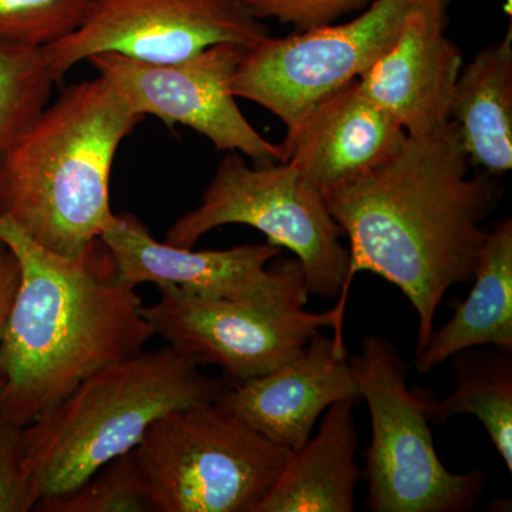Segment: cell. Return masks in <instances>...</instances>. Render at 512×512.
I'll return each instance as SVG.
<instances>
[{
	"mask_svg": "<svg viewBox=\"0 0 512 512\" xmlns=\"http://www.w3.org/2000/svg\"><path fill=\"white\" fill-rule=\"evenodd\" d=\"M453 120L404 138L375 170L322 195L349 239V284L370 271L396 285L417 313L416 353L453 285L473 281L488 237L484 222L503 197L500 177L471 175Z\"/></svg>",
	"mask_w": 512,
	"mask_h": 512,
	"instance_id": "6da1fadb",
	"label": "cell"
},
{
	"mask_svg": "<svg viewBox=\"0 0 512 512\" xmlns=\"http://www.w3.org/2000/svg\"><path fill=\"white\" fill-rule=\"evenodd\" d=\"M19 282L0 336V420L28 426L101 367L156 336L134 286L101 239L66 258L0 217Z\"/></svg>",
	"mask_w": 512,
	"mask_h": 512,
	"instance_id": "7a4b0ae2",
	"label": "cell"
},
{
	"mask_svg": "<svg viewBox=\"0 0 512 512\" xmlns=\"http://www.w3.org/2000/svg\"><path fill=\"white\" fill-rule=\"evenodd\" d=\"M144 119L99 74L64 87L0 160V217L53 254L82 255L113 218L114 158Z\"/></svg>",
	"mask_w": 512,
	"mask_h": 512,
	"instance_id": "3957f363",
	"label": "cell"
},
{
	"mask_svg": "<svg viewBox=\"0 0 512 512\" xmlns=\"http://www.w3.org/2000/svg\"><path fill=\"white\" fill-rule=\"evenodd\" d=\"M171 346L101 367L23 427V466L39 500L70 493L123 456L164 414L211 403L228 383Z\"/></svg>",
	"mask_w": 512,
	"mask_h": 512,
	"instance_id": "277c9868",
	"label": "cell"
},
{
	"mask_svg": "<svg viewBox=\"0 0 512 512\" xmlns=\"http://www.w3.org/2000/svg\"><path fill=\"white\" fill-rule=\"evenodd\" d=\"M133 453L154 512H256L293 451L211 402L158 417Z\"/></svg>",
	"mask_w": 512,
	"mask_h": 512,
	"instance_id": "5b68a950",
	"label": "cell"
},
{
	"mask_svg": "<svg viewBox=\"0 0 512 512\" xmlns=\"http://www.w3.org/2000/svg\"><path fill=\"white\" fill-rule=\"evenodd\" d=\"M360 399L369 407L372 440L363 471L370 512H466L484 493L481 470L453 473L441 463L426 393L409 389V366L389 339L369 335L349 357Z\"/></svg>",
	"mask_w": 512,
	"mask_h": 512,
	"instance_id": "8992f818",
	"label": "cell"
},
{
	"mask_svg": "<svg viewBox=\"0 0 512 512\" xmlns=\"http://www.w3.org/2000/svg\"><path fill=\"white\" fill-rule=\"evenodd\" d=\"M242 224L255 228L269 244L295 254L308 296L335 299L346 308L349 248L322 195L288 163L248 165L229 151L218 164L200 205L171 225L165 242L194 248L212 229Z\"/></svg>",
	"mask_w": 512,
	"mask_h": 512,
	"instance_id": "52a82bcc",
	"label": "cell"
},
{
	"mask_svg": "<svg viewBox=\"0 0 512 512\" xmlns=\"http://www.w3.org/2000/svg\"><path fill=\"white\" fill-rule=\"evenodd\" d=\"M157 288L158 301L143 306L156 336L197 365L220 367L237 383L284 365L322 329H335V340L345 342L346 308L338 303L330 311H306V291L268 301L234 302L204 298L171 284Z\"/></svg>",
	"mask_w": 512,
	"mask_h": 512,
	"instance_id": "ba28073f",
	"label": "cell"
},
{
	"mask_svg": "<svg viewBox=\"0 0 512 512\" xmlns=\"http://www.w3.org/2000/svg\"><path fill=\"white\" fill-rule=\"evenodd\" d=\"M426 0H373L343 25L269 37L249 49L232 79V94L254 101L293 126L316 101L352 82L399 39Z\"/></svg>",
	"mask_w": 512,
	"mask_h": 512,
	"instance_id": "9c48e42d",
	"label": "cell"
},
{
	"mask_svg": "<svg viewBox=\"0 0 512 512\" xmlns=\"http://www.w3.org/2000/svg\"><path fill=\"white\" fill-rule=\"evenodd\" d=\"M248 47L218 43L173 63H150L119 53L86 60L141 116H153L207 137L218 151H235L254 165L282 163L278 144L256 131L242 114L231 83Z\"/></svg>",
	"mask_w": 512,
	"mask_h": 512,
	"instance_id": "30bf717a",
	"label": "cell"
},
{
	"mask_svg": "<svg viewBox=\"0 0 512 512\" xmlns=\"http://www.w3.org/2000/svg\"><path fill=\"white\" fill-rule=\"evenodd\" d=\"M271 37L242 0H94L79 29L45 47L56 82L100 53L173 63L218 43L254 49Z\"/></svg>",
	"mask_w": 512,
	"mask_h": 512,
	"instance_id": "8fae6325",
	"label": "cell"
},
{
	"mask_svg": "<svg viewBox=\"0 0 512 512\" xmlns=\"http://www.w3.org/2000/svg\"><path fill=\"white\" fill-rule=\"evenodd\" d=\"M100 239L113 255L121 279L134 288L171 284L204 298L234 302L268 301L306 291L298 259L268 268L282 252L269 242L204 251L175 247L157 241L130 212L114 214Z\"/></svg>",
	"mask_w": 512,
	"mask_h": 512,
	"instance_id": "7c38bea8",
	"label": "cell"
},
{
	"mask_svg": "<svg viewBox=\"0 0 512 512\" xmlns=\"http://www.w3.org/2000/svg\"><path fill=\"white\" fill-rule=\"evenodd\" d=\"M357 399L345 343L320 332L272 372L228 384L215 403L266 440L296 451L332 404Z\"/></svg>",
	"mask_w": 512,
	"mask_h": 512,
	"instance_id": "4fadbf2b",
	"label": "cell"
},
{
	"mask_svg": "<svg viewBox=\"0 0 512 512\" xmlns=\"http://www.w3.org/2000/svg\"><path fill=\"white\" fill-rule=\"evenodd\" d=\"M406 136L355 79L316 101L278 146L282 163L323 195L386 163Z\"/></svg>",
	"mask_w": 512,
	"mask_h": 512,
	"instance_id": "5bb4252c",
	"label": "cell"
},
{
	"mask_svg": "<svg viewBox=\"0 0 512 512\" xmlns=\"http://www.w3.org/2000/svg\"><path fill=\"white\" fill-rule=\"evenodd\" d=\"M447 5L448 0H426L409 16L396 43L357 77L362 92L409 136L450 121L463 55L446 36Z\"/></svg>",
	"mask_w": 512,
	"mask_h": 512,
	"instance_id": "9a60e30c",
	"label": "cell"
},
{
	"mask_svg": "<svg viewBox=\"0 0 512 512\" xmlns=\"http://www.w3.org/2000/svg\"><path fill=\"white\" fill-rule=\"evenodd\" d=\"M355 400L332 404L315 436L293 451L256 512H352L360 471L356 463Z\"/></svg>",
	"mask_w": 512,
	"mask_h": 512,
	"instance_id": "2e32d148",
	"label": "cell"
},
{
	"mask_svg": "<svg viewBox=\"0 0 512 512\" xmlns=\"http://www.w3.org/2000/svg\"><path fill=\"white\" fill-rule=\"evenodd\" d=\"M474 286L458 302L453 318L433 330L414 357V367L427 375L461 350L495 346L512 352V221L498 222L480 252Z\"/></svg>",
	"mask_w": 512,
	"mask_h": 512,
	"instance_id": "e0dca14e",
	"label": "cell"
},
{
	"mask_svg": "<svg viewBox=\"0 0 512 512\" xmlns=\"http://www.w3.org/2000/svg\"><path fill=\"white\" fill-rule=\"evenodd\" d=\"M450 120L473 168L501 177L512 168V33L463 66Z\"/></svg>",
	"mask_w": 512,
	"mask_h": 512,
	"instance_id": "ac0fdd59",
	"label": "cell"
},
{
	"mask_svg": "<svg viewBox=\"0 0 512 512\" xmlns=\"http://www.w3.org/2000/svg\"><path fill=\"white\" fill-rule=\"evenodd\" d=\"M456 389L446 399L424 400L429 420L474 416L512 473V352L495 346L461 350L453 357Z\"/></svg>",
	"mask_w": 512,
	"mask_h": 512,
	"instance_id": "d6986e66",
	"label": "cell"
},
{
	"mask_svg": "<svg viewBox=\"0 0 512 512\" xmlns=\"http://www.w3.org/2000/svg\"><path fill=\"white\" fill-rule=\"evenodd\" d=\"M45 49L0 42V160L52 101Z\"/></svg>",
	"mask_w": 512,
	"mask_h": 512,
	"instance_id": "ffe728a7",
	"label": "cell"
},
{
	"mask_svg": "<svg viewBox=\"0 0 512 512\" xmlns=\"http://www.w3.org/2000/svg\"><path fill=\"white\" fill-rule=\"evenodd\" d=\"M36 512H154L133 450L114 458L70 493L37 501Z\"/></svg>",
	"mask_w": 512,
	"mask_h": 512,
	"instance_id": "44dd1931",
	"label": "cell"
},
{
	"mask_svg": "<svg viewBox=\"0 0 512 512\" xmlns=\"http://www.w3.org/2000/svg\"><path fill=\"white\" fill-rule=\"evenodd\" d=\"M94 0H0V42L52 46L79 29Z\"/></svg>",
	"mask_w": 512,
	"mask_h": 512,
	"instance_id": "7402d4cb",
	"label": "cell"
},
{
	"mask_svg": "<svg viewBox=\"0 0 512 512\" xmlns=\"http://www.w3.org/2000/svg\"><path fill=\"white\" fill-rule=\"evenodd\" d=\"M258 20L276 19L292 25L295 32L333 25L357 10H365L373 0H242Z\"/></svg>",
	"mask_w": 512,
	"mask_h": 512,
	"instance_id": "603a6c76",
	"label": "cell"
},
{
	"mask_svg": "<svg viewBox=\"0 0 512 512\" xmlns=\"http://www.w3.org/2000/svg\"><path fill=\"white\" fill-rule=\"evenodd\" d=\"M22 430L0 420V512H30L39 501L23 466Z\"/></svg>",
	"mask_w": 512,
	"mask_h": 512,
	"instance_id": "cb8c5ba5",
	"label": "cell"
},
{
	"mask_svg": "<svg viewBox=\"0 0 512 512\" xmlns=\"http://www.w3.org/2000/svg\"><path fill=\"white\" fill-rule=\"evenodd\" d=\"M19 282V264L16 256L0 241V336L5 328L10 306ZM2 389V383H0Z\"/></svg>",
	"mask_w": 512,
	"mask_h": 512,
	"instance_id": "d4e9b609",
	"label": "cell"
}]
</instances>
